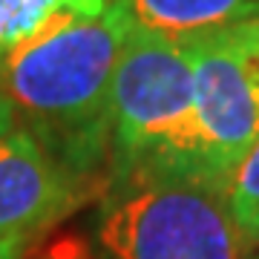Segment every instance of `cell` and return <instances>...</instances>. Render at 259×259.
<instances>
[{"mask_svg":"<svg viewBox=\"0 0 259 259\" xmlns=\"http://www.w3.org/2000/svg\"><path fill=\"white\" fill-rule=\"evenodd\" d=\"M133 29L121 0H107L95 15H64L0 61V93L15 127L87 185L110 158L112 75Z\"/></svg>","mask_w":259,"mask_h":259,"instance_id":"cell-1","label":"cell"},{"mask_svg":"<svg viewBox=\"0 0 259 259\" xmlns=\"http://www.w3.org/2000/svg\"><path fill=\"white\" fill-rule=\"evenodd\" d=\"M190 115V44L136 26L110 90V185L164 173L185 144Z\"/></svg>","mask_w":259,"mask_h":259,"instance_id":"cell-2","label":"cell"},{"mask_svg":"<svg viewBox=\"0 0 259 259\" xmlns=\"http://www.w3.org/2000/svg\"><path fill=\"white\" fill-rule=\"evenodd\" d=\"M98 242L110 259H242L248 239L219 190L187 179L133 176L110 185Z\"/></svg>","mask_w":259,"mask_h":259,"instance_id":"cell-3","label":"cell"},{"mask_svg":"<svg viewBox=\"0 0 259 259\" xmlns=\"http://www.w3.org/2000/svg\"><path fill=\"white\" fill-rule=\"evenodd\" d=\"M193 61V115L164 179L222 193L233 167L259 139V52L239 26L185 37Z\"/></svg>","mask_w":259,"mask_h":259,"instance_id":"cell-4","label":"cell"},{"mask_svg":"<svg viewBox=\"0 0 259 259\" xmlns=\"http://www.w3.org/2000/svg\"><path fill=\"white\" fill-rule=\"evenodd\" d=\"M93 185L69 173L26 130L0 136V236L32 242L83 204Z\"/></svg>","mask_w":259,"mask_h":259,"instance_id":"cell-5","label":"cell"},{"mask_svg":"<svg viewBox=\"0 0 259 259\" xmlns=\"http://www.w3.org/2000/svg\"><path fill=\"white\" fill-rule=\"evenodd\" d=\"M139 29L164 37H199L259 18V0H121Z\"/></svg>","mask_w":259,"mask_h":259,"instance_id":"cell-6","label":"cell"},{"mask_svg":"<svg viewBox=\"0 0 259 259\" xmlns=\"http://www.w3.org/2000/svg\"><path fill=\"white\" fill-rule=\"evenodd\" d=\"M107 0H0V61L64 15H95Z\"/></svg>","mask_w":259,"mask_h":259,"instance_id":"cell-7","label":"cell"},{"mask_svg":"<svg viewBox=\"0 0 259 259\" xmlns=\"http://www.w3.org/2000/svg\"><path fill=\"white\" fill-rule=\"evenodd\" d=\"M222 199L245 239L259 242V139L233 167L222 187Z\"/></svg>","mask_w":259,"mask_h":259,"instance_id":"cell-8","label":"cell"},{"mask_svg":"<svg viewBox=\"0 0 259 259\" xmlns=\"http://www.w3.org/2000/svg\"><path fill=\"white\" fill-rule=\"evenodd\" d=\"M26 239L18 236H0V259H23L26 256Z\"/></svg>","mask_w":259,"mask_h":259,"instance_id":"cell-9","label":"cell"},{"mask_svg":"<svg viewBox=\"0 0 259 259\" xmlns=\"http://www.w3.org/2000/svg\"><path fill=\"white\" fill-rule=\"evenodd\" d=\"M44 259H87V256H83V250L78 248L75 242H61V245H55Z\"/></svg>","mask_w":259,"mask_h":259,"instance_id":"cell-10","label":"cell"},{"mask_svg":"<svg viewBox=\"0 0 259 259\" xmlns=\"http://www.w3.org/2000/svg\"><path fill=\"white\" fill-rule=\"evenodd\" d=\"M9 130H15V112H12L9 101L3 98V93H0V136L9 133Z\"/></svg>","mask_w":259,"mask_h":259,"instance_id":"cell-11","label":"cell"},{"mask_svg":"<svg viewBox=\"0 0 259 259\" xmlns=\"http://www.w3.org/2000/svg\"><path fill=\"white\" fill-rule=\"evenodd\" d=\"M239 29H242V35L250 40V47L259 52V18L256 20H248V23H239Z\"/></svg>","mask_w":259,"mask_h":259,"instance_id":"cell-12","label":"cell"},{"mask_svg":"<svg viewBox=\"0 0 259 259\" xmlns=\"http://www.w3.org/2000/svg\"><path fill=\"white\" fill-rule=\"evenodd\" d=\"M256 259H259V256H256Z\"/></svg>","mask_w":259,"mask_h":259,"instance_id":"cell-13","label":"cell"}]
</instances>
